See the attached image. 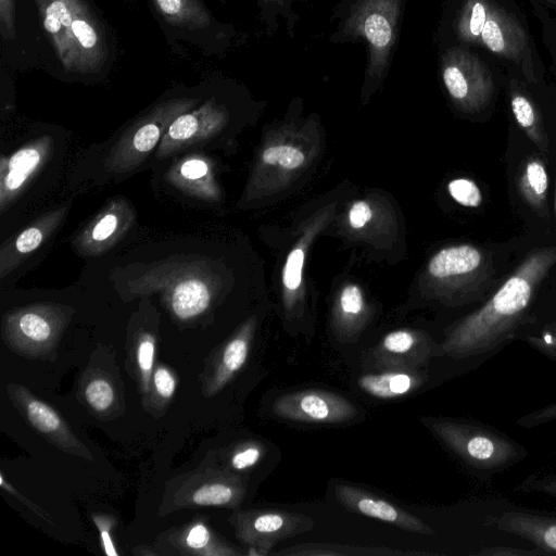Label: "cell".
<instances>
[{
    "label": "cell",
    "instance_id": "30",
    "mask_svg": "<svg viewBox=\"0 0 556 556\" xmlns=\"http://www.w3.org/2000/svg\"><path fill=\"white\" fill-rule=\"evenodd\" d=\"M118 206L114 204L102 213L83 235L81 241L86 249L96 252L113 243V239L122 231L123 226V215Z\"/></svg>",
    "mask_w": 556,
    "mask_h": 556
},
{
    "label": "cell",
    "instance_id": "40",
    "mask_svg": "<svg viewBox=\"0 0 556 556\" xmlns=\"http://www.w3.org/2000/svg\"><path fill=\"white\" fill-rule=\"evenodd\" d=\"M556 420V402L526 414L516 421L522 428H535Z\"/></svg>",
    "mask_w": 556,
    "mask_h": 556
},
{
    "label": "cell",
    "instance_id": "17",
    "mask_svg": "<svg viewBox=\"0 0 556 556\" xmlns=\"http://www.w3.org/2000/svg\"><path fill=\"white\" fill-rule=\"evenodd\" d=\"M253 332L254 325L249 321L206 356L199 374L200 391L204 397L218 394L245 365Z\"/></svg>",
    "mask_w": 556,
    "mask_h": 556
},
{
    "label": "cell",
    "instance_id": "21",
    "mask_svg": "<svg viewBox=\"0 0 556 556\" xmlns=\"http://www.w3.org/2000/svg\"><path fill=\"white\" fill-rule=\"evenodd\" d=\"M501 531L529 541L545 555L556 554V515L514 508L493 519Z\"/></svg>",
    "mask_w": 556,
    "mask_h": 556
},
{
    "label": "cell",
    "instance_id": "5",
    "mask_svg": "<svg viewBox=\"0 0 556 556\" xmlns=\"http://www.w3.org/2000/svg\"><path fill=\"white\" fill-rule=\"evenodd\" d=\"M468 468L482 477L502 472L527 456V450L498 429L463 418L421 419Z\"/></svg>",
    "mask_w": 556,
    "mask_h": 556
},
{
    "label": "cell",
    "instance_id": "2",
    "mask_svg": "<svg viewBox=\"0 0 556 556\" xmlns=\"http://www.w3.org/2000/svg\"><path fill=\"white\" fill-rule=\"evenodd\" d=\"M435 37L439 49L479 47L527 77L539 74L531 37L506 0H445Z\"/></svg>",
    "mask_w": 556,
    "mask_h": 556
},
{
    "label": "cell",
    "instance_id": "38",
    "mask_svg": "<svg viewBox=\"0 0 556 556\" xmlns=\"http://www.w3.org/2000/svg\"><path fill=\"white\" fill-rule=\"evenodd\" d=\"M518 338L525 339L540 353L556 362V332L548 330L535 333L527 332L519 334Z\"/></svg>",
    "mask_w": 556,
    "mask_h": 556
},
{
    "label": "cell",
    "instance_id": "24",
    "mask_svg": "<svg viewBox=\"0 0 556 556\" xmlns=\"http://www.w3.org/2000/svg\"><path fill=\"white\" fill-rule=\"evenodd\" d=\"M167 304L176 323L191 326L208 311L211 293L201 280L186 279L170 289Z\"/></svg>",
    "mask_w": 556,
    "mask_h": 556
},
{
    "label": "cell",
    "instance_id": "20",
    "mask_svg": "<svg viewBox=\"0 0 556 556\" xmlns=\"http://www.w3.org/2000/svg\"><path fill=\"white\" fill-rule=\"evenodd\" d=\"M333 492L338 502L349 511L378 519L409 532L427 535L434 533L421 519L364 489L337 483Z\"/></svg>",
    "mask_w": 556,
    "mask_h": 556
},
{
    "label": "cell",
    "instance_id": "35",
    "mask_svg": "<svg viewBox=\"0 0 556 556\" xmlns=\"http://www.w3.org/2000/svg\"><path fill=\"white\" fill-rule=\"evenodd\" d=\"M447 189L452 198L464 206L477 207L481 203L480 189L469 179H454L448 184Z\"/></svg>",
    "mask_w": 556,
    "mask_h": 556
},
{
    "label": "cell",
    "instance_id": "29",
    "mask_svg": "<svg viewBox=\"0 0 556 556\" xmlns=\"http://www.w3.org/2000/svg\"><path fill=\"white\" fill-rule=\"evenodd\" d=\"M225 3L227 0H219ZM304 0H256L258 5V17L265 27L267 36H274L283 20L287 33L293 38L296 23L300 20L294 11V4Z\"/></svg>",
    "mask_w": 556,
    "mask_h": 556
},
{
    "label": "cell",
    "instance_id": "23",
    "mask_svg": "<svg viewBox=\"0 0 556 556\" xmlns=\"http://www.w3.org/2000/svg\"><path fill=\"white\" fill-rule=\"evenodd\" d=\"M427 380L425 369H390L365 374L357 379V386L372 397L390 400L418 390Z\"/></svg>",
    "mask_w": 556,
    "mask_h": 556
},
{
    "label": "cell",
    "instance_id": "11",
    "mask_svg": "<svg viewBox=\"0 0 556 556\" xmlns=\"http://www.w3.org/2000/svg\"><path fill=\"white\" fill-rule=\"evenodd\" d=\"M239 87L229 78L212 79V87L206 98L170 124L160 142L159 156H167L224 128L230 118V106L227 100Z\"/></svg>",
    "mask_w": 556,
    "mask_h": 556
},
{
    "label": "cell",
    "instance_id": "39",
    "mask_svg": "<svg viewBox=\"0 0 556 556\" xmlns=\"http://www.w3.org/2000/svg\"><path fill=\"white\" fill-rule=\"evenodd\" d=\"M519 492H539L556 498V475H532L516 489Z\"/></svg>",
    "mask_w": 556,
    "mask_h": 556
},
{
    "label": "cell",
    "instance_id": "10",
    "mask_svg": "<svg viewBox=\"0 0 556 556\" xmlns=\"http://www.w3.org/2000/svg\"><path fill=\"white\" fill-rule=\"evenodd\" d=\"M76 399L96 419L111 421L126 412L125 384L112 346L99 344L79 375Z\"/></svg>",
    "mask_w": 556,
    "mask_h": 556
},
{
    "label": "cell",
    "instance_id": "41",
    "mask_svg": "<svg viewBox=\"0 0 556 556\" xmlns=\"http://www.w3.org/2000/svg\"><path fill=\"white\" fill-rule=\"evenodd\" d=\"M0 485L1 489L10 493L12 496L22 502L29 510L36 514L38 517L49 522L50 525H54L52 517L40 508L37 504L31 502L28 497L22 494L17 489H15L4 477L3 473H0Z\"/></svg>",
    "mask_w": 556,
    "mask_h": 556
},
{
    "label": "cell",
    "instance_id": "1",
    "mask_svg": "<svg viewBox=\"0 0 556 556\" xmlns=\"http://www.w3.org/2000/svg\"><path fill=\"white\" fill-rule=\"evenodd\" d=\"M40 70L53 78L81 84L103 81L117 59L115 35L92 0H35Z\"/></svg>",
    "mask_w": 556,
    "mask_h": 556
},
{
    "label": "cell",
    "instance_id": "43",
    "mask_svg": "<svg viewBox=\"0 0 556 556\" xmlns=\"http://www.w3.org/2000/svg\"><path fill=\"white\" fill-rule=\"evenodd\" d=\"M513 113L522 127H530L534 123V112L530 102L522 96H516L511 100Z\"/></svg>",
    "mask_w": 556,
    "mask_h": 556
},
{
    "label": "cell",
    "instance_id": "19",
    "mask_svg": "<svg viewBox=\"0 0 556 556\" xmlns=\"http://www.w3.org/2000/svg\"><path fill=\"white\" fill-rule=\"evenodd\" d=\"M157 326L156 317L142 313L135 315L127 327L124 366L127 375L136 383L141 397L148 391L156 363Z\"/></svg>",
    "mask_w": 556,
    "mask_h": 556
},
{
    "label": "cell",
    "instance_id": "48",
    "mask_svg": "<svg viewBox=\"0 0 556 556\" xmlns=\"http://www.w3.org/2000/svg\"><path fill=\"white\" fill-rule=\"evenodd\" d=\"M124 1L134 3V2H136L137 0H124Z\"/></svg>",
    "mask_w": 556,
    "mask_h": 556
},
{
    "label": "cell",
    "instance_id": "42",
    "mask_svg": "<svg viewBox=\"0 0 556 556\" xmlns=\"http://www.w3.org/2000/svg\"><path fill=\"white\" fill-rule=\"evenodd\" d=\"M479 556H542L545 555L539 548H519L510 546H490L482 547L480 551L473 553Z\"/></svg>",
    "mask_w": 556,
    "mask_h": 556
},
{
    "label": "cell",
    "instance_id": "25",
    "mask_svg": "<svg viewBox=\"0 0 556 556\" xmlns=\"http://www.w3.org/2000/svg\"><path fill=\"white\" fill-rule=\"evenodd\" d=\"M178 386L176 371L167 364L156 362L147 393L141 397L143 410L154 419L164 417L174 400Z\"/></svg>",
    "mask_w": 556,
    "mask_h": 556
},
{
    "label": "cell",
    "instance_id": "4",
    "mask_svg": "<svg viewBox=\"0 0 556 556\" xmlns=\"http://www.w3.org/2000/svg\"><path fill=\"white\" fill-rule=\"evenodd\" d=\"M531 287L521 277H511L492 301L457 324L439 345V356L479 366L518 338Z\"/></svg>",
    "mask_w": 556,
    "mask_h": 556
},
{
    "label": "cell",
    "instance_id": "18",
    "mask_svg": "<svg viewBox=\"0 0 556 556\" xmlns=\"http://www.w3.org/2000/svg\"><path fill=\"white\" fill-rule=\"evenodd\" d=\"M439 356V345L413 330H395L380 341L371 352V364L378 370L424 369Z\"/></svg>",
    "mask_w": 556,
    "mask_h": 556
},
{
    "label": "cell",
    "instance_id": "36",
    "mask_svg": "<svg viewBox=\"0 0 556 556\" xmlns=\"http://www.w3.org/2000/svg\"><path fill=\"white\" fill-rule=\"evenodd\" d=\"M177 169L180 181L191 188L192 184L195 186L204 184L210 172V166L205 160L201 157H189L181 162Z\"/></svg>",
    "mask_w": 556,
    "mask_h": 556
},
{
    "label": "cell",
    "instance_id": "15",
    "mask_svg": "<svg viewBox=\"0 0 556 556\" xmlns=\"http://www.w3.org/2000/svg\"><path fill=\"white\" fill-rule=\"evenodd\" d=\"M271 410L279 418L311 424H342L358 415L348 399L320 389L282 394L275 400Z\"/></svg>",
    "mask_w": 556,
    "mask_h": 556
},
{
    "label": "cell",
    "instance_id": "46",
    "mask_svg": "<svg viewBox=\"0 0 556 556\" xmlns=\"http://www.w3.org/2000/svg\"><path fill=\"white\" fill-rule=\"evenodd\" d=\"M131 554L136 556H160L154 545L140 544L131 549Z\"/></svg>",
    "mask_w": 556,
    "mask_h": 556
},
{
    "label": "cell",
    "instance_id": "6",
    "mask_svg": "<svg viewBox=\"0 0 556 556\" xmlns=\"http://www.w3.org/2000/svg\"><path fill=\"white\" fill-rule=\"evenodd\" d=\"M211 87L212 79L167 91L123 134L106 160V168L115 173L135 168L156 147L179 115L192 110L206 98Z\"/></svg>",
    "mask_w": 556,
    "mask_h": 556
},
{
    "label": "cell",
    "instance_id": "8",
    "mask_svg": "<svg viewBox=\"0 0 556 556\" xmlns=\"http://www.w3.org/2000/svg\"><path fill=\"white\" fill-rule=\"evenodd\" d=\"M151 11L170 45L184 42L205 55H224L238 30L219 21L204 0H149Z\"/></svg>",
    "mask_w": 556,
    "mask_h": 556
},
{
    "label": "cell",
    "instance_id": "27",
    "mask_svg": "<svg viewBox=\"0 0 556 556\" xmlns=\"http://www.w3.org/2000/svg\"><path fill=\"white\" fill-rule=\"evenodd\" d=\"M481 262L480 252L470 245L446 248L429 262L428 270L437 278L462 275L475 270Z\"/></svg>",
    "mask_w": 556,
    "mask_h": 556
},
{
    "label": "cell",
    "instance_id": "13",
    "mask_svg": "<svg viewBox=\"0 0 556 556\" xmlns=\"http://www.w3.org/2000/svg\"><path fill=\"white\" fill-rule=\"evenodd\" d=\"M236 538L248 555H267L280 541L311 531L314 520L303 514L280 509H235L229 517Z\"/></svg>",
    "mask_w": 556,
    "mask_h": 556
},
{
    "label": "cell",
    "instance_id": "34",
    "mask_svg": "<svg viewBox=\"0 0 556 556\" xmlns=\"http://www.w3.org/2000/svg\"><path fill=\"white\" fill-rule=\"evenodd\" d=\"M90 517L99 531L103 553L108 556H118L113 539V531L117 523L116 517L108 513H92Z\"/></svg>",
    "mask_w": 556,
    "mask_h": 556
},
{
    "label": "cell",
    "instance_id": "9",
    "mask_svg": "<svg viewBox=\"0 0 556 556\" xmlns=\"http://www.w3.org/2000/svg\"><path fill=\"white\" fill-rule=\"evenodd\" d=\"M73 311L66 306L40 304L4 315L1 336L7 348L24 358L53 362Z\"/></svg>",
    "mask_w": 556,
    "mask_h": 556
},
{
    "label": "cell",
    "instance_id": "28",
    "mask_svg": "<svg viewBox=\"0 0 556 556\" xmlns=\"http://www.w3.org/2000/svg\"><path fill=\"white\" fill-rule=\"evenodd\" d=\"M213 454L222 467L241 475L261 462L266 454V447L261 441L243 440Z\"/></svg>",
    "mask_w": 556,
    "mask_h": 556
},
{
    "label": "cell",
    "instance_id": "26",
    "mask_svg": "<svg viewBox=\"0 0 556 556\" xmlns=\"http://www.w3.org/2000/svg\"><path fill=\"white\" fill-rule=\"evenodd\" d=\"M286 556H362V555H429L424 552L394 549L386 546L346 545L337 543H305L275 553Z\"/></svg>",
    "mask_w": 556,
    "mask_h": 556
},
{
    "label": "cell",
    "instance_id": "7",
    "mask_svg": "<svg viewBox=\"0 0 556 556\" xmlns=\"http://www.w3.org/2000/svg\"><path fill=\"white\" fill-rule=\"evenodd\" d=\"M245 495L247 482L242 476L222 467L210 453L198 467L166 483L157 511L167 516L186 508L237 509Z\"/></svg>",
    "mask_w": 556,
    "mask_h": 556
},
{
    "label": "cell",
    "instance_id": "12",
    "mask_svg": "<svg viewBox=\"0 0 556 556\" xmlns=\"http://www.w3.org/2000/svg\"><path fill=\"white\" fill-rule=\"evenodd\" d=\"M0 59L10 70L40 68L41 39L35 0H0Z\"/></svg>",
    "mask_w": 556,
    "mask_h": 556
},
{
    "label": "cell",
    "instance_id": "3",
    "mask_svg": "<svg viewBox=\"0 0 556 556\" xmlns=\"http://www.w3.org/2000/svg\"><path fill=\"white\" fill-rule=\"evenodd\" d=\"M408 0H339L331 21V43L363 42L366 66L362 94L369 98L387 78Z\"/></svg>",
    "mask_w": 556,
    "mask_h": 556
},
{
    "label": "cell",
    "instance_id": "47",
    "mask_svg": "<svg viewBox=\"0 0 556 556\" xmlns=\"http://www.w3.org/2000/svg\"><path fill=\"white\" fill-rule=\"evenodd\" d=\"M545 2L548 5H552L553 8H556V0H540Z\"/></svg>",
    "mask_w": 556,
    "mask_h": 556
},
{
    "label": "cell",
    "instance_id": "14",
    "mask_svg": "<svg viewBox=\"0 0 556 556\" xmlns=\"http://www.w3.org/2000/svg\"><path fill=\"white\" fill-rule=\"evenodd\" d=\"M5 390L10 402L23 419L51 445L65 454L94 462L90 448L51 405L21 383L9 382Z\"/></svg>",
    "mask_w": 556,
    "mask_h": 556
},
{
    "label": "cell",
    "instance_id": "22",
    "mask_svg": "<svg viewBox=\"0 0 556 556\" xmlns=\"http://www.w3.org/2000/svg\"><path fill=\"white\" fill-rule=\"evenodd\" d=\"M46 144L41 141L28 143L2 160L0 195L2 211L24 189L43 163Z\"/></svg>",
    "mask_w": 556,
    "mask_h": 556
},
{
    "label": "cell",
    "instance_id": "16",
    "mask_svg": "<svg viewBox=\"0 0 556 556\" xmlns=\"http://www.w3.org/2000/svg\"><path fill=\"white\" fill-rule=\"evenodd\" d=\"M160 556H240L245 554L224 540L203 517L161 532L154 543Z\"/></svg>",
    "mask_w": 556,
    "mask_h": 556
},
{
    "label": "cell",
    "instance_id": "31",
    "mask_svg": "<svg viewBox=\"0 0 556 556\" xmlns=\"http://www.w3.org/2000/svg\"><path fill=\"white\" fill-rule=\"evenodd\" d=\"M341 309V338L342 340H352L354 331L358 329L355 324L361 318L364 309V301L361 290L356 286H348L343 289L340 296Z\"/></svg>",
    "mask_w": 556,
    "mask_h": 556
},
{
    "label": "cell",
    "instance_id": "33",
    "mask_svg": "<svg viewBox=\"0 0 556 556\" xmlns=\"http://www.w3.org/2000/svg\"><path fill=\"white\" fill-rule=\"evenodd\" d=\"M262 159L268 165H279L287 169H294L303 164L304 154L291 146H273L265 149Z\"/></svg>",
    "mask_w": 556,
    "mask_h": 556
},
{
    "label": "cell",
    "instance_id": "45",
    "mask_svg": "<svg viewBox=\"0 0 556 556\" xmlns=\"http://www.w3.org/2000/svg\"><path fill=\"white\" fill-rule=\"evenodd\" d=\"M370 218L371 210L366 202L358 201L353 204L349 214L350 225L353 228L359 229L364 227Z\"/></svg>",
    "mask_w": 556,
    "mask_h": 556
},
{
    "label": "cell",
    "instance_id": "32",
    "mask_svg": "<svg viewBox=\"0 0 556 556\" xmlns=\"http://www.w3.org/2000/svg\"><path fill=\"white\" fill-rule=\"evenodd\" d=\"M55 214L24 229L14 240L11 256L20 257L38 249L54 224Z\"/></svg>",
    "mask_w": 556,
    "mask_h": 556
},
{
    "label": "cell",
    "instance_id": "44",
    "mask_svg": "<svg viewBox=\"0 0 556 556\" xmlns=\"http://www.w3.org/2000/svg\"><path fill=\"white\" fill-rule=\"evenodd\" d=\"M527 177L535 193L542 194L545 192L547 188V175L540 163L532 162L528 165Z\"/></svg>",
    "mask_w": 556,
    "mask_h": 556
},
{
    "label": "cell",
    "instance_id": "37",
    "mask_svg": "<svg viewBox=\"0 0 556 556\" xmlns=\"http://www.w3.org/2000/svg\"><path fill=\"white\" fill-rule=\"evenodd\" d=\"M303 263L304 251L298 247L289 253L282 273V282L289 292H294L301 286Z\"/></svg>",
    "mask_w": 556,
    "mask_h": 556
}]
</instances>
